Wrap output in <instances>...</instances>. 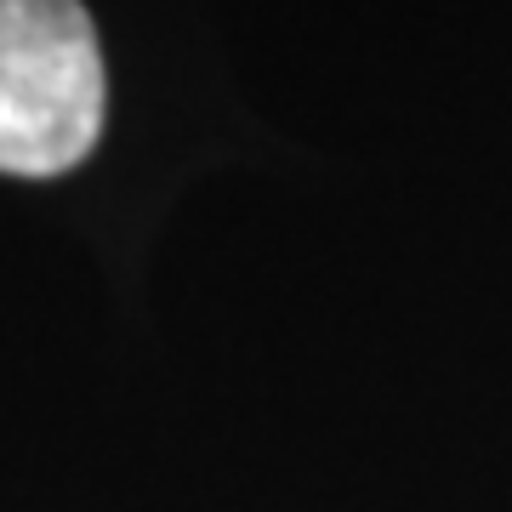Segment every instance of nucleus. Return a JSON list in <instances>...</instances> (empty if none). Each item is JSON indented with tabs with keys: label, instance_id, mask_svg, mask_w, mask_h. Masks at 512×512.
<instances>
[{
	"label": "nucleus",
	"instance_id": "1",
	"mask_svg": "<svg viewBox=\"0 0 512 512\" xmlns=\"http://www.w3.org/2000/svg\"><path fill=\"white\" fill-rule=\"evenodd\" d=\"M103 52L80 0H0V171L57 177L97 148Z\"/></svg>",
	"mask_w": 512,
	"mask_h": 512
}]
</instances>
